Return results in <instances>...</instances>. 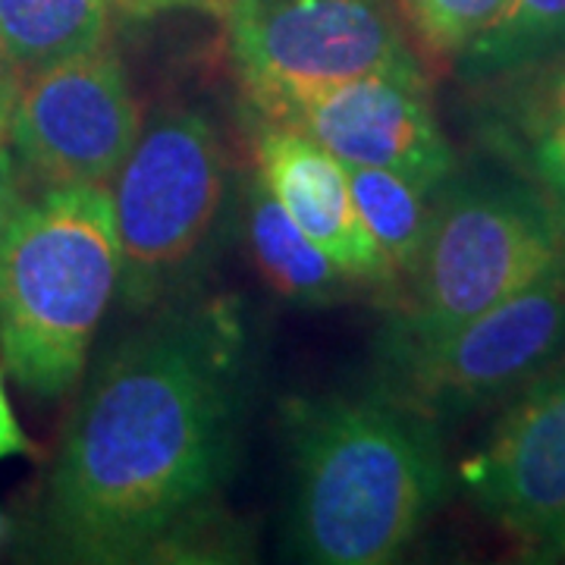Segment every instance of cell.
<instances>
[{"mask_svg": "<svg viewBox=\"0 0 565 565\" xmlns=\"http://www.w3.org/2000/svg\"><path fill=\"white\" fill-rule=\"evenodd\" d=\"M239 403V340L217 311H167L104 352L47 481L44 550L88 565L223 550Z\"/></svg>", "mask_w": 565, "mask_h": 565, "instance_id": "6da1fadb", "label": "cell"}, {"mask_svg": "<svg viewBox=\"0 0 565 565\" xmlns=\"http://www.w3.org/2000/svg\"><path fill=\"white\" fill-rule=\"evenodd\" d=\"M289 550L315 565H384L449 493L440 424L384 390L286 405Z\"/></svg>", "mask_w": 565, "mask_h": 565, "instance_id": "7a4b0ae2", "label": "cell"}, {"mask_svg": "<svg viewBox=\"0 0 565 565\" xmlns=\"http://www.w3.org/2000/svg\"><path fill=\"white\" fill-rule=\"evenodd\" d=\"M120 289V239L107 185H51L17 207L0 243V362L39 399L79 384Z\"/></svg>", "mask_w": 565, "mask_h": 565, "instance_id": "3957f363", "label": "cell"}, {"mask_svg": "<svg viewBox=\"0 0 565 565\" xmlns=\"http://www.w3.org/2000/svg\"><path fill=\"white\" fill-rule=\"evenodd\" d=\"M563 258V211L527 177L452 173L434 192L422 252L381 333L444 337Z\"/></svg>", "mask_w": 565, "mask_h": 565, "instance_id": "277c9868", "label": "cell"}, {"mask_svg": "<svg viewBox=\"0 0 565 565\" xmlns=\"http://www.w3.org/2000/svg\"><path fill=\"white\" fill-rule=\"evenodd\" d=\"M120 296L132 311L161 308L207 258L226 204V154L195 107H163L139 129L114 177Z\"/></svg>", "mask_w": 565, "mask_h": 565, "instance_id": "5b68a950", "label": "cell"}, {"mask_svg": "<svg viewBox=\"0 0 565 565\" xmlns=\"http://www.w3.org/2000/svg\"><path fill=\"white\" fill-rule=\"evenodd\" d=\"M565 359V258L434 340L381 333L374 386L430 422H459L515 396Z\"/></svg>", "mask_w": 565, "mask_h": 565, "instance_id": "8992f818", "label": "cell"}, {"mask_svg": "<svg viewBox=\"0 0 565 565\" xmlns=\"http://www.w3.org/2000/svg\"><path fill=\"white\" fill-rule=\"evenodd\" d=\"M221 20L248 102L422 63L386 0H223Z\"/></svg>", "mask_w": 565, "mask_h": 565, "instance_id": "52a82bcc", "label": "cell"}, {"mask_svg": "<svg viewBox=\"0 0 565 565\" xmlns=\"http://www.w3.org/2000/svg\"><path fill=\"white\" fill-rule=\"evenodd\" d=\"M252 107L258 120L302 132L345 167L396 170L430 189L456 173V154L434 114L422 63L289 88Z\"/></svg>", "mask_w": 565, "mask_h": 565, "instance_id": "ba28073f", "label": "cell"}, {"mask_svg": "<svg viewBox=\"0 0 565 565\" xmlns=\"http://www.w3.org/2000/svg\"><path fill=\"white\" fill-rule=\"evenodd\" d=\"M122 61L104 44L25 73L10 120L22 167L51 185H104L139 139Z\"/></svg>", "mask_w": 565, "mask_h": 565, "instance_id": "9c48e42d", "label": "cell"}, {"mask_svg": "<svg viewBox=\"0 0 565 565\" xmlns=\"http://www.w3.org/2000/svg\"><path fill=\"white\" fill-rule=\"evenodd\" d=\"M505 403L459 481L487 519L531 546L565 515V359Z\"/></svg>", "mask_w": 565, "mask_h": 565, "instance_id": "30bf717a", "label": "cell"}, {"mask_svg": "<svg viewBox=\"0 0 565 565\" xmlns=\"http://www.w3.org/2000/svg\"><path fill=\"white\" fill-rule=\"evenodd\" d=\"M255 161L282 211L349 277L362 286H393L390 264L359 217L345 163L302 132L267 120L255 129Z\"/></svg>", "mask_w": 565, "mask_h": 565, "instance_id": "8fae6325", "label": "cell"}, {"mask_svg": "<svg viewBox=\"0 0 565 565\" xmlns=\"http://www.w3.org/2000/svg\"><path fill=\"white\" fill-rule=\"evenodd\" d=\"M497 88L493 145L565 217V54Z\"/></svg>", "mask_w": 565, "mask_h": 565, "instance_id": "7c38bea8", "label": "cell"}, {"mask_svg": "<svg viewBox=\"0 0 565 565\" xmlns=\"http://www.w3.org/2000/svg\"><path fill=\"white\" fill-rule=\"evenodd\" d=\"M245 239L264 280L289 302L311 308L343 302L355 286H362L305 236L258 173L245 192Z\"/></svg>", "mask_w": 565, "mask_h": 565, "instance_id": "4fadbf2b", "label": "cell"}, {"mask_svg": "<svg viewBox=\"0 0 565 565\" xmlns=\"http://www.w3.org/2000/svg\"><path fill=\"white\" fill-rule=\"evenodd\" d=\"M107 0H0V44L22 73L107 44Z\"/></svg>", "mask_w": 565, "mask_h": 565, "instance_id": "5bb4252c", "label": "cell"}, {"mask_svg": "<svg viewBox=\"0 0 565 565\" xmlns=\"http://www.w3.org/2000/svg\"><path fill=\"white\" fill-rule=\"evenodd\" d=\"M565 54V0H503L484 35L452 63L475 85L522 76Z\"/></svg>", "mask_w": 565, "mask_h": 565, "instance_id": "9a60e30c", "label": "cell"}, {"mask_svg": "<svg viewBox=\"0 0 565 565\" xmlns=\"http://www.w3.org/2000/svg\"><path fill=\"white\" fill-rule=\"evenodd\" d=\"M349 185L359 217L390 264L396 289L422 252L437 189L381 167H349Z\"/></svg>", "mask_w": 565, "mask_h": 565, "instance_id": "2e32d148", "label": "cell"}, {"mask_svg": "<svg viewBox=\"0 0 565 565\" xmlns=\"http://www.w3.org/2000/svg\"><path fill=\"white\" fill-rule=\"evenodd\" d=\"M427 57L456 63L497 20L503 0H393Z\"/></svg>", "mask_w": 565, "mask_h": 565, "instance_id": "e0dca14e", "label": "cell"}, {"mask_svg": "<svg viewBox=\"0 0 565 565\" xmlns=\"http://www.w3.org/2000/svg\"><path fill=\"white\" fill-rule=\"evenodd\" d=\"M114 13L126 20H151L173 10H195V13H223V0H107Z\"/></svg>", "mask_w": 565, "mask_h": 565, "instance_id": "ac0fdd59", "label": "cell"}, {"mask_svg": "<svg viewBox=\"0 0 565 565\" xmlns=\"http://www.w3.org/2000/svg\"><path fill=\"white\" fill-rule=\"evenodd\" d=\"M22 85V70L17 61L3 51L0 44V145L10 141V120H13V107L20 98Z\"/></svg>", "mask_w": 565, "mask_h": 565, "instance_id": "d6986e66", "label": "cell"}, {"mask_svg": "<svg viewBox=\"0 0 565 565\" xmlns=\"http://www.w3.org/2000/svg\"><path fill=\"white\" fill-rule=\"evenodd\" d=\"M22 452H32V444L22 434L17 412H13L10 396H7V386H3V374H0V462L22 456Z\"/></svg>", "mask_w": 565, "mask_h": 565, "instance_id": "ffe728a7", "label": "cell"}, {"mask_svg": "<svg viewBox=\"0 0 565 565\" xmlns=\"http://www.w3.org/2000/svg\"><path fill=\"white\" fill-rule=\"evenodd\" d=\"M20 185H17V167L10 161L7 148L0 145V243H3V233L13 221L17 207H20Z\"/></svg>", "mask_w": 565, "mask_h": 565, "instance_id": "44dd1931", "label": "cell"}, {"mask_svg": "<svg viewBox=\"0 0 565 565\" xmlns=\"http://www.w3.org/2000/svg\"><path fill=\"white\" fill-rule=\"evenodd\" d=\"M527 553H534V559H544V563H565V515L556 525L546 531L541 541H534L525 546Z\"/></svg>", "mask_w": 565, "mask_h": 565, "instance_id": "7402d4cb", "label": "cell"}]
</instances>
